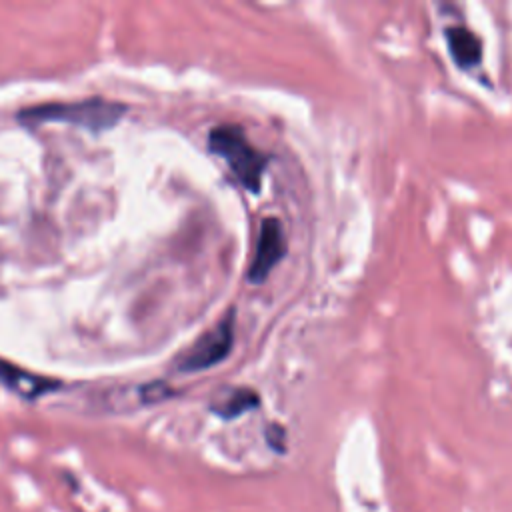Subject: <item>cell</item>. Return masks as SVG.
<instances>
[{
	"instance_id": "obj_1",
	"label": "cell",
	"mask_w": 512,
	"mask_h": 512,
	"mask_svg": "<svg viewBox=\"0 0 512 512\" xmlns=\"http://www.w3.org/2000/svg\"><path fill=\"white\" fill-rule=\"evenodd\" d=\"M208 144L214 154L226 160L234 178L248 192H260L268 158L248 140L246 132L238 124H220L212 128L208 134Z\"/></svg>"
},
{
	"instance_id": "obj_4",
	"label": "cell",
	"mask_w": 512,
	"mask_h": 512,
	"mask_svg": "<svg viewBox=\"0 0 512 512\" xmlns=\"http://www.w3.org/2000/svg\"><path fill=\"white\" fill-rule=\"evenodd\" d=\"M286 250H288V244H286L282 222L274 216L264 218L260 224L254 258L248 266L246 278L252 284H262L272 272V268L284 258Z\"/></svg>"
},
{
	"instance_id": "obj_2",
	"label": "cell",
	"mask_w": 512,
	"mask_h": 512,
	"mask_svg": "<svg viewBox=\"0 0 512 512\" xmlns=\"http://www.w3.org/2000/svg\"><path fill=\"white\" fill-rule=\"evenodd\" d=\"M126 112V106L104 98H86L74 102H46L20 110L24 122H70L88 128H108Z\"/></svg>"
},
{
	"instance_id": "obj_6",
	"label": "cell",
	"mask_w": 512,
	"mask_h": 512,
	"mask_svg": "<svg viewBox=\"0 0 512 512\" xmlns=\"http://www.w3.org/2000/svg\"><path fill=\"white\" fill-rule=\"evenodd\" d=\"M444 40L454 64L460 70H470L482 62V40L466 26L444 28Z\"/></svg>"
},
{
	"instance_id": "obj_3",
	"label": "cell",
	"mask_w": 512,
	"mask_h": 512,
	"mask_svg": "<svg viewBox=\"0 0 512 512\" xmlns=\"http://www.w3.org/2000/svg\"><path fill=\"white\" fill-rule=\"evenodd\" d=\"M234 316H236V310L230 308L214 328L204 332L182 354V358L176 362V368L180 372H198V370L212 368L220 364L224 358H228L234 344V324H236Z\"/></svg>"
},
{
	"instance_id": "obj_7",
	"label": "cell",
	"mask_w": 512,
	"mask_h": 512,
	"mask_svg": "<svg viewBox=\"0 0 512 512\" xmlns=\"http://www.w3.org/2000/svg\"><path fill=\"white\" fill-rule=\"evenodd\" d=\"M260 404V396L252 388H234L226 398L216 402L212 410L222 418H236L248 410H254Z\"/></svg>"
},
{
	"instance_id": "obj_8",
	"label": "cell",
	"mask_w": 512,
	"mask_h": 512,
	"mask_svg": "<svg viewBox=\"0 0 512 512\" xmlns=\"http://www.w3.org/2000/svg\"><path fill=\"white\" fill-rule=\"evenodd\" d=\"M266 440H268V444L274 448V450H278V452H282L284 450V440H286V434H284V428L280 426V424H268V428H266Z\"/></svg>"
},
{
	"instance_id": "obj_5",
	"label": "cell",
	"mask_w": 512,
	"mask_h": 512,
	"mask_svg": "<svg viewBox=\"0 0 512 512\" xmlns=\"http://www.w3.org/2000/svg\"><path fill=\"white\" fill-rule=\"evenodd\" d=\"M0 384L6 386L8 390H12L14 394H18L22 398H28V400L40 398L42 394H48V392L60 388L58 380L28 372V370H24L20 366H14V364H10L2 358H0Z\"/></svg>"
}]
</instances>
